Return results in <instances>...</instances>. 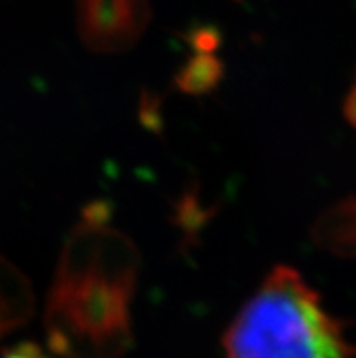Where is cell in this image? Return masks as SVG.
I'll return each mask as SVG.
<instances>
[{
    "label": "cell",
    "mask_w": 356,
    "mask_h": 358,
    "mask_svg": "<svg viewBox=\"0 0 356 358\" xmlns=\"http://www.w3.org/2000/svg\"><path fill=\"white\" fill-rule=\"evenodd\" d=\"M108 218L104 202H93L60 253L45 333L50 350L62 358H118L133 342L129 306L140 255Z\"/></svg>",
    "instance_id": "obj_1"
},
{
    "label": "cell",
    "mask_w": 356,
    "mask_h": 358,
    "mask_svg": "<svg viewBox=\"0 0 356 358\" xmlns=\"http://www.w3.org/2000/svg\"><path fill=\"white\" fill-rule=\"evenodd\" d=\"M226 358H353L342 324L300 273L276 266L224 335Z\"/></svg>",
    "instance_id": "obj_2"
},
{
    "label": "cell",
    "mask_w": 356,
    "mask_h": 358,
    "mask_svg": "<svg viewBox=\"0 0 356 358\" xmlns=\"http://www.w3.org/2000/svg\"><path fill=\"white\" fill-rule=\"evenodd\" d=\"M148 0H77L80 41L95 53H124L149 26Z\"/></svg>",
    "instance_id": "obj_3"
},
{
    "label": "cell",
    "mask_w": 356,
    "mask_h": 358,
    "mask_svg": "<svg viewBox=\"0 0 356 358\" xmlns=\"http://www.w3.org/2000/svg\"><path fill=\"white\" fill-rule=\"evenodd\" d=\"M313 241L336 257L356 259V196L340 200L316 218Z\"/></svg>",
    "instance_id": "obj_4"
},
{
    "label": "cell",
    "mask_w": 356,
    "mask_h": 358,
    "mask_svg": "<svg viewBox=\"0 0 356 358\" xmlns=\"http://www.w3.org/2000/svg\"><path fill=\"white\" fill-rule=\"evenodd\" d=\"M33 315L29 282L4 259H0V335L22 326Z\"/></svg>",
    "instance_id": "obj_5"
},
{
    "label": "cell",
    "mask_w": 356,
    "mask_h": 358,
    "mask_svg": "<svg viewBox=\"0 0 356 358\" xmlns=\"http://www.w3.org/2000/svg\"><path fill=\"white\" fill-rule=\"evenodd\" d=\"M224 64L213 53H197L176 73V87L185 95H206L220 84Z\"/></svg>",
    "instance_id": "obj_6"
},
{
    "label": "cell",
    "mask_w": 356,
    "mask_h": 358,
    "mask_svg": "<svg viewBox=\"0 0 356 358\" xmlns=\"http://www.w3.org/2000/svg\"><path fill=\"white\" fill-rule=\"evenodd\" d=\"M190 42L197 53H213L220 45V35L215 27H199L191 33Z\"/></svg>",
    "instance_id": "obj_7"
},
{
    "label": "cell",
    "mask_w": 356,
    "mask_h": 358,
    "mask_svg": "<svg viewBox=\"0 0 356 358\" xmlns=\"http://www.w3.org/2000/svg\"><path fill=\"white\" fill-rule=\"evenodd\" d=\"M343 115L348 118V122L356 127V77L353 80L348 96H346V102H343Z\"/></svg>",
    "instance_id": "obj_8"
},
{
    "label": "cell",
    "mask_w": 356,
    "mask_h": 358,
    "mask_svg": "<svg viewBox=\"0 0 356 358\" xmlns=\"http://www.w3.org/2000/svg\"><path fill=\"white\" fill-rule=\"evenodd\" d=\"M4 358H48V357H44V353H42L36 345L24 344L15 348V350H11L9 353H6Z\"/></svg>",
    "instance_id": "obj_9"
}]
</instances>
